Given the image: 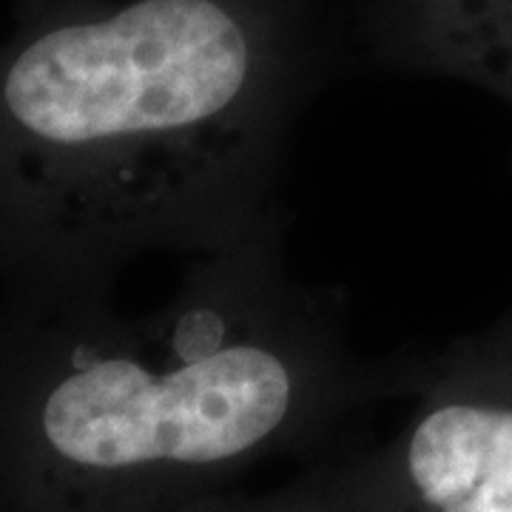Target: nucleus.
I'll return each mask as SVG.
<instances>
[{"label":"nucleus","instance_id":"nucleus-1","mask_svg":"<svg viewBox=\"0 0 512 512\" xmlns=\"http://www.w3.org/2000/svg\"><path fill=\"white\" fill-rule=\"evenodd\" d=\"M322 0H63L0 60V194L63 262L211 254L282 205L333 69Z\"/></svg>","mask_w":512,"mask_h":512},{"label":"nucleus","instance_id":"nucleus-3","mask_svg":"<svg viewBox=\"0 0 512 512\" xmlns=\"http://www.w3.org/2000/svg\"><path fill=\"white\" fill-rule=\"evenodd\" d=\"M379 447L313 464L339 512H512V308L430 356Z\"/></svg>","mask_w":512,"mask_h":512},{"label":"nucleus","instance_id":"nucleus-5","mask_svg":"<svg viewBox=\"0 0 512 512\" xmlns=\"http://www.w3.org/2000/svg\"><path fill=\"white\" fill-rule=\"evenodd\" d=\"M174 512H251V507H248V495L234 493L228 487V490L200 495V498L188 501L183 507H177Z\"/></svg>","mask_w":512,"mask_h":512},{"label":"nucleus","instance_id":"nucleus-4","mask_svg":"<svg viewBox=\"0 0 512 512\" xmlns=\"http://www.w3.org/2000/svg\"><path fill=\"white\" fill-rule=\"evenodd\" d=\"M359 32L390 72L467 80L512 106V0H359Z\"/></svg>","mask_w":512,"mask_h":512},{"label":"nucleus","instance_id":"nucleus-2","mask_svg":"<svg viewBox=\"0 0 512 512\" xmlns=\"http://www.w3.org/2000/svg\"><path fill=\"white\" fill-rule=\"evenodd\" d=\"M285 228L279 208L197 256L151 316H86L40 345L23 424L43 498L60 512H174L419 393L430 356L356 353L339 296L288 271Z\"/></svg>","mask_w":512,"mask_h":512}]
</instances>
